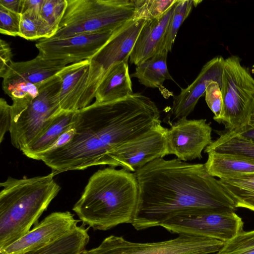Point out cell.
<instances>
[{
    "mask_svg": "<svg viewBox=\"0 0 254 254\" xmlns=\"http://www.w3.org/2000/svg\"><path fill=\"white\" fill-rule=\"evenodd\" d=\"M160 113L150 98L133 93L118 100L97 103L75 111L72 139L42 154L39 160L54 175L94 166L113 167L111 155L125 143L161 124Z\"/></svg>",
    "mask_w": 254,
    "mask_h": 254,
    "instance_id": "1",
    "label": "cell"
},
{
    "mask_svg": "<svg viewBox=\"0 0 254 254\" xmlns=\"http://www.w3.org/2000/svg\"><path fill=\"white\" fill-rule=\"evenodd\" d=\"M138 187L131 225L136 230L160 226L187 212H235V203L204 164L155 159L134 172Z\"/></svg>",
    "mask_w": 254,
    "mask_h": 254,
    "instance_id": "2",
    "label": "cell"
},
{
    "mask_svg": "<svg viewBox=\"0 0 254 254\" xmlns=\"http://www.w3.org/2000/svg\"><path fill=\"white\" fill-rule=\"evenodd\" d=\"M139 197L134 173L107 167L90 178L72 210L82 224L106 231L133 220Z\"/></svg>",
    "mask_w": 254,
    "mask_h": 254,
    "instance_id": "3",
    "label": "cell"
},
{
    "mask_svg": "<svg viewBox=\"0 0 254 254\" xmlns=\"http://www.w3.org/2000/svg\"><path fill=\"white\" fill-rule=\"evenodd\" d=\"M51 174L0 184V250L28 232L61 190Z\"/></svg>",
    "mask_w": 254,
    "mask_h": 254,
    "instance_id": "4",
    "label": "cell"
},
{
    "mask_svg": "<svg viewBox=\"0 0 254 254\" xmlns=\"http://www.w3.org/2000/svg\"><path fill=\"white\" fill-rule=\"evenodd\" d=\"M54 39L115 31L133 19V0H67Z\"/></svg>",
    "mask_w": 254,
    "mask_h": 254,
    "instance_id": "5",
    "label": "cell"
},
{
    "mask_svg": "<svg viewBox=\"0 0 254 254\" xmlns=\"http://www.w3.org/2000/svg\"><path fill=\"white\" fill-rule=\"evenodd\" d=\"M61 85L62 80L56 75L37 86L39 93L35 98L12 101L9 133L14 147L21 151L62 110L59 102Z\"/></svg>",
    "mask_w": 254,
    "mask_h": 254,
    "instance_id": "6",
    "label": "cell"
},
{
    "mask_svg": "<svg viewBox=\"0 0 254 254\" xmlns=\"http://www.w3.org/2000/svg\"><path fill=\"white\" fill-rule=\"evenodd\" d=\"M241 62L237 56L224 60L220 85L223 108L218 123L235 133L250 126L254 114V78Z\"/></svg>",
    "mask_w": 254,
    "mask_h": 254,
    "instance_id": "7",
    "label": "cell"
},
{
    "mask_svg": "<svg viewBox=\"0 0 254 254\" xmlns=\"http://www.w3.org/2000/svg\"><path fill=\"white\" fill-rule=\"evenodd\" d=\"M224 243L214 239L180 234L167 241L137 243L111 235L96 248L80 254H210L218 252Z\"/></svg>",
    "mask_w": 254,
    "mask_h": 254,
    "instance_id": "8",
    "label": "cell"
},
{
    "mask_svg": "<svg viewBox=\"0 0 254 254\" xmlns=\"http://www.w3.org/2000/svg\"><path fill=\"white\" fill-rule=\"evenodd\" d=\"M146 20L132 19L116 30L108 42L89 59L90 67L80 110L89 106L106 74L115 65L128 62L135 41Z\"/></svg>",
    "mask_w": 254,
    "mask_h": 254,
    "instance_id": "9",
    "label": "cell"
},
{
    "mask_svg": "<svg viewBox=\"0 0 254 254\" xmlns=\"http://www.w3.org/2000/svg\"><path fill=\"white\" fill-rule=\"evenodd\" d=\"M160 226L172 233L206 237L225 243L243 231L244 222L235 212H187L174 216Z\"/></svg>",
    "mask_w": 254,
    "mask_h": 254,
    "instance_id": "10",
    "label": "cell"
},
{
    "mask_svg": "<svg viewBox=\"0 0 254 254\" xmlns=\"http://www.w3.org/2000/svg\"><path fill=\"white\" fill-rule=\"evenodd\" d=\"M166 133L167 155L187 162L202 158V151L212 142V128L206 119L184 117L170 124Z\"/></svg>",
    "mask_w": 254,
    "mask_h": 254,
    "instance_id": "11",
    "label": "cell"
},
{
    "mask_svg": "<svg viewBox=\"0 0 254 254\" xmlns=\"http://www.w3.org/2000/svg\"><path fill=\"white\" fill-rule=\"evenodd\" d=\"M116 30L76 35L63 39H42L36 43V47L41 56L70 64L92 58Z\"/></svg>",
    "mask_w": 254,
    "mask_h": 254,
    "instance_id": "12",
    "label": "cell"
},
{
    "mask_svg": "<svg viewBox=\"0 0 254 254\" xmlns=\"http://www.w3.org/2000/svg\"><path fill=\"white\" fill-rule=\"evenodd\" d=\"M167 128L159 125L143 136L124 144L111 155L113 167L135 172L151 161L167 155Z\"/></svg>",
    "mask_w": 254,
    "mask_h": 254,
    "instance_id": "13",
    "label": "cell"
},
{
    "mask_svg": "<svg viewBox=\"0 0 254 254\" xmlns=\"http://www.w3.org/2000/svg\"><path fill=\"white\" fill-rule=\"evenodd\" d=\"M79 220L69 211L53 212L25 235L0 250V254H26L42 248L67 234Z\"/></svg>",
    "mask_w": 254,
    "mask_h": 254,
    "instance_id": "14",
    "label": "cell"
},
{
    "mask_svg": "<svg viewBox=\"0 0 254 254\" xmlns=\"http://www.w3.org/2000/svg\"><path fill=\"white\" fill-rule=\"evenodd\" d=\"M224 60L222 56H217L208 61L194 80L187 88H181L180 93L173 96V104L167 116L168 123L190 115L210 82L221 85Z\"/></svg>",
    "mask_w": 254,
    "mask_h": 254,
    "instance_id": "15",
    "label": "cell"
},
{
    "mask_svg": "<svg viewBox=\"0 0 254 254\" xmlns=\"http://www.w3.org/2000/svg\"><path fill=\"white\" fill-rule=\"evenodd\" d=\"M89 67V60H85L67 65L57 74L62 80L59 102L62 110L75 112L80 110Z\"/></svg>",
    "mask_w": 254,
    "mask_h": 254,
    "instance_id": "16",
    "label": "cell"
},
{
    "mask_svg": "<svg viewBox=\"0 0 254 254\" xmlns=\"http://www.w3.org/2000/svg\"><path fill=\"white\" fill-rule=\"evenodd\" d=\"M174 5L160 17L146 21L130 54V63L136 66L160 51Z\"/></svg>",
    "mask_w": 254,
    "mask_h": 254,
    "instance_id": "17",
    "label": "cell"
},
{
    "mask_svg": "<svg viewBox=\"0 0 254 254\" xmlns=\"http://www.w3.org/2000/svg\"><path fill=\"white\" fill-rule=\"evenodd\" d=\"M68 64L40 54L30 61L13 62L2 78L20 79L38 86L56 75Z\"/></svg>",
    "mask_w": 254,
    "mask_h": 254,
    "instance_id": "18",
    "label": "cell"
},
{
    "mask_svg": "<svg viewBox=\"0 0 254 254\" xmlns=\"http://www.w3.org/2000/svg\"><path fill=\"white\" fill-rule=\"evenodd\" d=\"M75 114V112L61 111L51 119L41 133L22 149V153L28 158L38 160L72 125Z\"/></svg>",
    "mask_w": 254,
    "mask_h": 254,
    "instance_id": "19",
    "label": "cell"
},
{
    "mask_svg": "<svg viewBox=\"0 0 254 254\" xmlns=\"http://www.w3.org/2000/svg\"><path fill=\"white\" fill-rule=\"evenodd\" d=\"M128 62L113 66L98 86L95 102H107L124 98L133 93Z\"/></svg>",
    "mask_w": 254,
    "mask_h": 254,
    "instance_id": "20",
    "label": "cell"
},
{
    "mask_svg": "<svg viewBox=\"0 0 254 254\" xmlns=\"http://www.w3.org/2000/svg\"><path fill=\"white\" fill-rule=\"evenodd\" d=\"M204 164L208 173L214 177L224 179L254 174V160L230 153L209 152Z\"/></svg>",
    "mask_w": 254,
    "mask_h": 254,
    "instance_id": "21",
    "label": "cell"
},
{
    "mask_svg": "<svg viewBox=\"0 0 254 254\" xmlns=\"http://www.w3.org/2000/svg\"><path fill=\"white\" fill-rule=\"evenodd\" d=\"M168 54L165 49L159 51L151 58L136 65L130 77L137 78L141 84L147 87L158 88L163 91L164 90L163 84L166 80L174 81L167 65Z\"/></svg>",
    "mask_w": 254,
    "mask_h": 254,
    "instance_id": "22",
    "label": "cell"
},
{
    "mask_svg": "<svg viewBox=\"0 0 254 254\" xmlns=\"http://www.w3.org/2000/svg\"><path fill=\"white\" fill-rule=\"evenodd\" d=\"M77 226L58 239L32 252L26 254H80L85 249L90 237L89 227Z\"/></svg>",
    "mask_w": 254,
    "mask_h": 254,
    "instance_id": "23",
    "label": "cell"
},
{
    "mask_svg": "<svg viewBox=\"0 0 254 254\" xmlns=\"http://www.w3.org/2000/svg\"><path fill=\"white\" fill-rule=\"evenodd\" d=\"M218 181L236 208L254 211V174L219 179Z\"/></svg>",
    "mask_w": 254,
    "mask_h": 254,
    "instance_id": "24",
    "label": "cell"
},
{
    "mask_svg": "<svg viewBox=\"0 0 254 254\" xmlns=\"http://www.w3.org/2000/svg\"><path fill=\"white\" fill-rule=\"evenodd\" d=\"M219 137L207 146L204 152L226 153L243 156L254 160V142L237 133L229 131H216Z\"/></svg>",
    "mask_w": 254,
    "mask_h": 254,
    "instance_id": "25",
    "label": "cell"
},
{
    "mask_svg": "<svg viewBox=\"0 0 254 254\" xmlns=\"http://www.w3.org/2000/svg\"><path fill=\"white\" fill-rule=\"evenodd\" d=\"M201 0H177L160 47V51L165 49L168 53L172 50L178 31L183 22L190 14L193 7Z\"/></svg>",
    "mask_w": 254,
    "mask_h": 254,
    "instance_id": "26",
    "label": "cell"
},
{
    "mask_svg": "<svg viewBox=\"0 0 254 254\" xmlns=\"http://www.w3.org/2000/svg\"><path fill=\"white\" fill-rule=\"evenodd\" d=\"M55 33L40 15L25 12L21 14L19 37L28 40L50 38Z\"/></svg>",
    "mask_w": 254,
    "mask_h": 254,
    "instance_id": "27",
    "label": "cell"
},
{
    "mask_svg": "<svg viewBox=\"0 0 254 254\" xmlns=\"http://www.w3.org/2000/svg\"><path fill=\"white\" fill-rule=\"evenodd\" d=\"M135 10L133 19L151 20L164 14L177 0H133Z\"/></svg>",
    "mask_w": 254,
    "mask_h": 254,
    "instance_id": "28",
    "label": "cell"
},
{
    "mask_svg": "<svg viewBox=\"0 0 254 254\" xmlns=\"http://www.w3.org/2000/svg\"><path fill=\"white\" fill-rule=\"evenodd\" d=\"M2 89L12 100L35 98L39 94L37 86L20 79H3Z\"/></svg>",
    "mask_w": 254,
    "mask_h": 254,
    "instance_id": "29",
    "label": "cell"
},
{
    "mask_svg": "<svg viewBox=\"0 0 254 254\" xmlns=\"http://www.w3.org/2000/svg\"><path fill=\"white\" fill-rule=\"evenodd\" d=\"M214 254H254V230L243 231Z\"/></svg>",
    "mask_w": 254,
    "mask_h": 254,
    "instance_id": "30",
    "label": "cell"
},
{
    "mask_svg": "<svg viewBox=\"0 0 254 254\" xmlns=\"http://www.w3.org/2000/svg\"><path fill=\"white\" fill-rule=\"evenodd\" d=\"M67 5V0H44L40 16L55 33ZM54 34V35H55Z\"/></svg>",
    "mask_w": 254,
    "mask_h": 254,
    "instance_id": "31",
    "label": "cell"
},
{
    "mask_svg": "<svg viewBox=\"0 0 254 254\" xmlns=\"http://www.w3.org/2000/svg\"><path fill=\"white\" fill-rule=\"evenodd\" d=\"M21 14L11 11L0 5V32L1 34L19 36Z\"/></svg>",
    "mask_w": 254,
    "mask_h": 254,
    "instance_id": "32",
    "label": "cell"
},
{
    "mask_svg": "<svg viewBox=\"0 0 254 254\" xmlns=\"http://www.w3.org/2000/svg\"><path fill=\"white\" fill-rule=\"evenodd\" d=\"M205 101L214 116L213 119L217 122L222 113L223 100L220 86L216 82L211 81L205 91Z\"/></svg>",
    "mask_w": 254,
    "mask_h": 254,
    "instance_id": "33",
    "label": "cell"
},
{
    "mask_svg": "<svg viewBox=\"0 0 254 254\" xmlns=\"http://www.w3.org/2000/svg\"><path fill=\"white\" fill-rule=\"evenodd\" d=\"M12 121L11 105L3 98L0 99V142L5 133L10 131Z\"/></svg>",
    "mask_w": 254,
    "mask_h": 254,
    "instance_id": "34",
    "label": "cell"
},
{
    "mask_svg": "<svg viewBox=\"0 0 254 254\" xmlns=\"http://www.w3.org/2000/svg\"><path fill=\"white\" fill-rule=\"evenodd\" d=\"M11 49L7 43L0 41V75L3 78L13 62Z\"/></svg>",
    "mask_w": 254,
    "mask_h": 254,
    "instance_id": "35",
    "label": "cell"
},
{
    "mask_svg": "<svg viewBox=\"0 0 254 254\" xmlns=\"http://www.w3.org/2000/svg\"><path fill=\"white\" fill-rule=\"evenodd\" d=\"M75 133V130L72 124V125L58 138L46 152L55 150L65 145L72 139Z\"/></svg>",
    "mask_w": 254,
    "mask_h": 254,
    "instance_id": "36",
    "label": "cell"
},
{
    "mask_svg": "<svg viewBox=\"0 0 254 254\" xmlns=\"http://www.w3.org/2000/svg\"><path fill=\"white\" fill-rule=\"evenodd\" d=\"M44 0H22L21 14L31 12L40 15Z\"/></svg>",
    "mask_w": 254,
    "mask_h": 254,
    "instance_id": "37",
    "label": "cell"
},
{
    "mask_svg": "<svg viewBox=\"0 0 254 254\" xmlns=\"http://www.w3.org/2000/svg\"><path fill=\"white\" fill-rule=\"evenodd\" d=\"M22 0H0V5L6 9L21 14Z\"/></svg>",
    "mask_w": 254,
    "mask_h": 254,
    "instance_id": "38",
    "label": "cell"
},
{
    "mask_svg": "<svg viewBox=\"0 0 254 254\" xmlns=\"http://www.w3.org/2000/svg\"><path fill=\"white\" fill-rule=\"evenodd\" d=\"M237 134L242 137L254 142V125H250L244 130Z\"/></svg>",
    "mask_w": 254,
    "mask_h": 254,
    "instance_id": "39",
    "label": "cell"
},
{
    "mask_svg": "<svg viewBox=\"0 0 254 254\" xmlns=\"http://www.w3.org/2000/svg\"><path fill=\"white\" fill-rule=\"evenodd\" d=\"M250 125H254V114L252 117L251 122H250Z\"/></svg>",
    "mask_w": 254,
    "mask_h": 254,
    "instance_id": "40",
    "label": "cell"
}]
</instances>
